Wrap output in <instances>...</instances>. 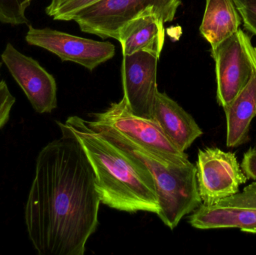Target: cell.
Here are the masks:
<instances>
[{
	"instance_id": "6da1fadb",
	"label": "cell",
	"mask_w": 256,
	"mask_h": 255,
	"mask_svg": "<svg viewBox=\"0 0 256 255\" xmlns=\"http://www.w3.org/2000/svg\"><path fill=\"white\" fill-rule=\"evenodd\" d=\"M60 139L36 159L24 212L28 239L40 255H84L98 226L100 200L91 163L76 136L56 121Z\"/></svg>"
},
{
	"instance_id": "7a4b0ae2",
	"label": "cell",
	"mask_w": 256,
	"mask_h": 255,
	"mask_svg": "<svg viewBox=\"0 0 256 255\" xmlns=\"http://www.w3.org/2000/svg\"><path fill=\"white\" fill-rule=\"evenodd\" d=\"M64 124L76 136L91 163L100 203L130 214L159 213L154 181L141 163L108 140L87 120L70 116Z\"/></svg>"
},
{
	"instance_id": "3957f363",
	"label": "cell",
	"mask_w": 256,
	"mask_h": 255,
	"mask_svg": "<svg viewBox=\"0 0 256 255\" xmlns=\"http://www.w3.org/2000/svg\"><path fill=\"white\" fill-rule=\"evenodd\" d=\"M87 123L149 171L154 181L159 202L160 211L156 215L168 229L173 230L185 216L202 205L197 185L196 167L192 163L177 164L167 161L110 127L93 120H87Z\"/></svg>"
},
{
	"instance_id": "277c9868",
	"label": "cell",
	"mask_w": 256,
	"mask_h": 255,
	"mask_svg": "<svg viewBox=\"0 0 256 255\" xmlns=\"http://www.w3.org/2000/svg\"><path fill=\"white\" fill-rule=\"evenodd\" d=\"M182 0H100L76 12L72 20L82 32L117 40L127 22L148 10L153 9L164 22H171Z\"/></svg>"
},
{
	"instance_id": "5b68a950",
	"label": "cell",
	"mask_w": 256,
	"mask_h": 255,
	"mask_svg": "<svg viewBox=\"0 0 256 255\" xmlns=\"http://www.w3.org/2000/svg\"><path fill=\"white\" fill-rule=\"evenodd\" d=\"M216 70V99L224 109L246 87L256 72V47L239 28L212 49Z\"/></svg>"
},
{
	"instance_id": "8992f818",
	"label": "cell",
	"mask_w": 256,
	"mask_h": 255,
	"mask_svg": "<svg viewBox=\"0 0 256 255\" xmlns=\"http://www.w3.org/2000/svg\"><path fill=\"white\" fill-rule=\"evenodd\" d=\"M93 121L110 127L158 157L177 164L188 163V156L179 151L154 119L134 115L124 97L106 110L93 114Z\"/></svg>"
},
{
	"instance_id": "52a82bcc",
	"label": "cell",
	"mask_w": 256,
	"mask_h": 255,
	"mask_svg": "<svg viewBox=\"0 0 256 255\" xmlns=\"http://www.w3.org/2000/svg\"><path fill=\"white\" fill-rule=\"evenodd\" d=\"M196 167L198 193L204 205H214L236 194L248 181L236 154L218 148L200 150Z\"/></svg>"
},
{
	"instance_id": "ba28073f",
	"label": "cell",
	"mask_w": 256,
	"mask_h": 255,
	"mask_svg": "<svg viewBox=\"0 0 256 255\" xmlns=\"http://www.w3.org/2000/svg\"><path fill=\"white\" fill-rule=\"evenodd\" d=\"M32 46L43 48L62 61H72L90 70L111 59L116 47L110 42H100L72 35L50 28H36L28 25L25 37Z\"/></svg>"
},
{
	"instance_id": "9c48e42d",
	"label": "cell",
	"mask_w": 256,
	"mask_h": 255,
	"mask_svg": "<svg viewBox=\"0 0 256 255\" xmlns=\"http://www.w3.org/2000/svg\"><path fill=\"white\" fill-rule=\"evenodd\" d=\"M1 58L36 112L51 113L57 107L55 79L36 60L22 54L10 43L6 45Z\"/></svg>"
},
{
	"instance_id": "30bf717a",
	"label": "cell",
	"mask_w": 256,
	"mask_h": 255,
	"mask_svg": "<svg viewBox=\"0 0 256 255\" xmlns=\"http://www.w3.org/2000/svg\"><path fill=\"white\" fill-rule=\"evenodd\" d=\"M189 223L202 230L236 228L246 233L256 229V182L218 203H202L189 217Z\"/></svg>"
},
{
	"instance_id": "8fae6325",
	"label": "cell",
	"mask_w": 256,
	"mask_h": 255,
	"mask_svg": "<svg viewBox=\"0 0 256 255\" xmlns=\"http://www.w3.org/2000/svg\"><path fill=\"white\" fill-rule=\"evenodd\" d=\"M159 58L146 52L123 55L122 64L124 98L130 110L138 117L152 119L158 91L156 71Z\"/></svg>"
},
{
	"instance_id": "7c38bea8",
	"label": "cell",
	"mask_w": 256,
	"mask_h": 255,
	"mask_svg": "<svg viewBox=\"0 0 256 255\" xmlns=\"http://www.w3.org/2000/svg\"><path fill=\"white\" fill-rule=\"evenodd\" d=\"M152 119L154 120L172 143L185 152L203 134L194 118L166 93L156 91Z\"/></svg>"
},
{
	"instance_id": "4fadbf2b",
	"label": "cell",
	"mask_w": 256,
	"mask_h": 255,
	"mask_svg": "<svg viewBox=\"0 0 256 255\" xmlns=\"http://www.w3.org/2000/svg\"><path fill=\"white\" fill-rule=\"evenodd\" d=\"M162 18L153 9L127 22L118 31L123 55L146 52L160 58L165 42Z\"/></svg>"
},
{
	"instance_id": "5bb4252c",
	"label": "cell",
	"mask_w": 256,
	"mask_h": 255,
	"mask_svg": "<svg viewBox=\"0 0 256 255\" xmlns=\"http://www.w3.org/2000/svg\"><path fill=\"white\" fill-rule=\"evenodd\" d=\"M226 117V145L236 148L249 139L250 127L256 115V72L242 92L228 107Z\"/></svg>"
},
{
	"instance_id": "9a60e30c",
	"label": "cell",
	"mask_w": 256,
	"mask_h": 255,
	"mask_svg": "<svg viewBox=\"0 0 256 255\" xmlns=\"http://www.w3.org/2000/svg\"><path fill=\"white\" fill-rule=\"evenodd\" d=\"M242 22L233 0H206L200 32L213 49L236 33Z\"/></svg>"
},
{
	"instance_id": "2e32d148",
	"label": "cell",
	"mask_w": 256,
	"mask_h": 255,
	"mask_svg": "<svg viewBox=\"0 0 256 255\" xmlns=\"http://www.w3.org/2000/svg\"><path fill=\"white\" fill-rule=\"evenodd\" d=\"M99 1L100 0H52L45 8V12L54 20L70 21L76 12Z\"/></svg>"
},
{
	"instance_id": "e0dca14e",
	"label": "cell",
	"mask_w": 256,
	"mask_h": 255,
	"mask_svg": "<svg viewBox=\"0 0 256 255\" xmlns=\"http://www.w3.org/2000/svg\"><path fill=\"white\" fill-rule=\"evenodd\" d=\"M33 0H0V22L12 25L28 24L26 9Z\"/></svg>"
},
{
	"instance_id": "ac0fdd59",
	"label": "cell",
	"mask_w": 256,
	"mask_h": 255,
	"mask_svg": "<svg viewBox=\"0 0 256 255\" xmlns=\"http://www.w3.org/2000/svg\"><path fill=\"white\" fill-rule=\"evenodd\" d=\"M244 22V26L256 35V0H233Z\"/></svg>"
},
{
	"instance_id": "d6986e66",
	"label": "cell",
	"mask_w": 256,
	"mask_h": 255,
	"mask_svg": "<svg viewBox=\"0 0 256 255\" xmlns=\"http://www.w3.org/2000/svg\"><path fill=\"white\" fill-rule=\"evenodd\" d=\"M15 102L16 99L10 93L6 81H0V130L9 121Z\"/></svg>"
},
{
	"instance_id": "ffe728a7",
	"label": "cell",
	"mask_w": 256,
	"mask_h": 255,
	"mask_svg": "<svg viewBox=\"0 0 256 255\" xmlns=\"http://www.w3.org/2000/svg\"><path fill=\"white\" fill-rule=\"evenodd\" d=\"M240 167L248 179L256 181V146L245 153Z\"/></svg>"
},
{
	"instance_id": "44dd1931",
	"label": "cell",
	"mask_w": 256,
	"mask_h": 255,
	"mask_svg": "<svg viewBox=\"0 0 256 255\" xmlns=\"http://www.w3.org/2000/svg\"><path fill=\"white\" fill-rule=\"evenodd\" d=\"M246 233H252V234H256V229H251V230L248 231Z\"/></svg>"
},
{
	"instance_id": "7402d4cb",
	"label": "cell",
	"mask_w": 256,
	"mask_h": 255,
	"mask_svg": "<svg viewBox=\"0 0 256 255\" xmlns=\"http://www.w3.org/2000/svg\"><path fill=\"white\" fill-rule=\"evenodd\" d=\"M1 67H2V62H0V69H1Z\"/></svg>"
}]
</instances>
